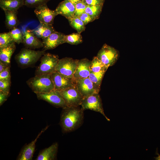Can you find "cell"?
Wrapping results in <instances>:
<instances>
[{
  "mask_svg": "<svg viewBox=\"0 0 160 160\" xmlns=\"http://www.w3.org/2000/svg\"><path fill=\"white\" fill-rule=\"evenodd\" d=\"M62 108L59 124L63 132H72L82 125L84 111L81 107L66 106Z\"/></svg>",
  "mask_w": 160,
  "mask_h": 160,
  "instance_id": "1",
  "label": "cell"
},
{
  "mask_svg": "<svg viewBox=\"0 0 160 160\" xmlns=\"http://www.w3.org/2000/svg\"><path fill=\"white\" fill-rule=\"evenodd\" d=\"M26 83L35 93H47L55 89L50 74L35 75L28 80Z\"/></svg>",
  "mask_w": 160,
  "mask_h": 160,
  "instance_id": "2",
  "label": "cell"
},
{
  "mask_svg": "<svg viewBox=\"0 0 160 160\" xmlns=\"http://www.w3.org/2000/svg\"><path fill=\"white\" fill-rule=\"evenodd\" d=\"M45 51H36L25 47L15 56V59L20 67L25 68L35 64L45 53Z\"/></svg>",
  "mask_w": 160,
  "mask_h": 160,
  "instance_id": "3",
  "label": "cell"
},
{
  "mask_svg": "<svg viewBox=\"0 0 160 160\" xmlns=\"http://www.w3.org/2000/svg\"><path fill=\"white\" fill-rule=\"evenodd\" d=\"M59 60L57 55L45 53L41 57L40 64L35 71V75L51 74L55 72Z\"/></svg>",
  "mask_w": 160,
  "mask_h": 160,
  "instance_id": "4",
  "label": "cell"
},
{
  "mask_svg": "<svg viewBox=\"0 0 160 160\" xmlns=\"http://www.w3.org/2000/svg\"><path fill=\"white\" fill-rule=\"evenodd\" d=\"M97 57L108 68L113 65L119 57L118 50L105 44L99 51Z\"/></svg>",
  "mask_w": 160,
  "mask_h": 160,
  "instance_id": "5",
  "label": "cell"
},
{
  "mask_svg": "<svg viewBox=\"0 0 160 160\" xmlns=\"http://www.w3.org/2000/svg\"><path fill=\"white\" fill-rule=\"evenodd\" d=\"M81 106L84 111L89 109L99 112L102 114L108 121H110L104 113L102 100L99 93L83 98Z\"/></svg>",
  "mask_w": 160,
  "mask_h": 160,
  "instance_id": "6",
  "label": "cell"
},
{
  "mask_svg": "<svg viewBox=\"0 0 160 160\" xmlns=\"http://www.w3.org/2000/svg\"><path fill=\"white\" fill-rule=\"evenodd\" d=\"M59 91L67 106L77 107L81 105L84 98L76 86Z\"/></svg>",
  "mask_w": 160,
  "mask_h": 160,
  "instance_id": "7",
  "label": "cell"
},
{
  "mask_svg": "<svg viewBox=\"0 0 160 160\" xmlns=\"http://www.w3.org/2000/svg\"><path fill=\"white\" fill-rule=\"evenodd\" d=\"M78 60L65 57L59 59L55 71L65 76L73 78Z\"/></svg>",
  "mask_w": 160,
  "mask_h": 160,
  "instance_id": "8",
  "label": "cell"
},
{
  "mask_svg": "<svg viewBox=\"0 0 160 160\" xmlns=\"http://www.w3.org/2000/svg\"><path fill=\"white\" fill-rule=\"evenodd\" d=\"M39 100L45 101L57 108L67 106L59 90L54 89L47 93H35Z\"/></svg>",
  "mask_w": 160,
  "mask_h": 160,
  "instance_id": "9",
  "label": "cell"
},
{
  "mask_svg": "<svg viewBox=\"0 0 160 160\" xmlns=\"http://www.w3.org/2000/svg\"><path fill=\"white\" fill-rule=\"evenodd\" d=\"M55 89L63 90L76 86V80L55 71L51 74Z\"/></svg>",
  "mask_w": 160,
  "mask_h": 160,
  "instance_id": "10",
  "label": "cell"
},
{
  "mask_svg": "<svg viewBox=\"0 0 160 160\" xmlns=\"http://www.w3.org/2000/svg\"><path fill=\"white\" fill-rule=\"evenodd\" d=\"M34 13L40 23L52 25L55 18L58 14L55 10L50 9L47 4L35 8Z\"/></svg>",
  "mask_w": 160,
  "mask_h": 160,
  "instance_id": "11",
  "label": "cell"
},
{
  "mask_svg": "<svg viewBox=\"0 0 160 160\" xmlns=\"http://www.w3.org/2000/svg\"><path fill=\"white\" fill-rule=\"evenodd\" d=\"M76 80V86L83 98L99 93L100 88L95 85L89 77Z\"/></svg>",
  "mask_w": 160,
  "mask_h": 160,
  "instance_id": "12",
  "label": "cell"
},
{
  "mask_svg": "<svg viewBox=\"0 0 160 160\" xmlns=\"http://www.w3.org/2000/svg\"><path fill=\"white\" fill-rule=\"evenodd\" d=\"M65 36L64 34L55 31L42 39L44 48L45 50L53 49L65 43Z\"/></svg>",
  "mask_w": 160,
  "mask_h": 160,
  "instance_id": "13",
  "label": "cell"
},
{
  "mask_svg": "<svg viewBox=\"0 0 160 160\" xmlns=\"http://www.w3.org/2000/svg\"><path fill=\"white\" fill-rule=\"evenodd\" d=\"M48 126L42 129L33 140L25 145L20 151L17 159V160H31L35 152L36 143L40 136L47 130Z\"/></svg>",
  "mask_w": 160,
  "mask_h": 160,
  "instance_id": "14",
  "label": "cell"
},
{
  "mask_svg": "<svg viewBox=\"0 0 160 160\" xmlns=\"http://www.w3.org/2000/svg\"><path fill=\"white\" fill-rule=\"evenodd\" d=\"M91 61L86 58L78 60L73 78L77 79L88 78L90 73Z\"/></svg>",
  "mask_w": 160,
  "mask_h": 160,
  "instance_id": "15",
  "label": "cell"
},
{
  "mask_svg": "<svg viewBox=\"0 0 160 160\" xmlns=\"http://www.w3.org/2000/svg\"><path fill=\"white\" fill-rule=\"evenodd\" d=\"M55 10L58 15H60L68 20L75 15V5L69 0H64L60 2Z\"/></svg>",
  "mask_w": 160,
  "mask_h": 160,
  "instance_id": "16",
  "label": "cell"
},
{
  "mask_svg": "<svg viewBox=\"0 0 160 160\" xmlns=\"http://www.w3.org/2000/svg\"><path fill=\"white\" fill-rule=\"evenodd\" d=\"M25 47L35 49L43 47L42 42L30 30H26L23 33V42Z\"/></svg>",
  "mask_w": 160,
  "mask_h": 160,
  "instance_id": "17",
  "label": "cell"
},
{
  "mask_svg": "<svg viewBox=\"0 0 160 160\" xmlns=\"http://www.w3.org/2000/svg\"><path fill=\"white\" fill-rule=\"evenodd\" d=\"M58 145L53 143L49 147L40 151L36 160H54L56 159Z\"/></svg>",
  "mask_w": 160,
  "mask_h": 160,
  "instance_id": "18",
  "label": "cell"
},
{
  "mask_svg": "<svg viewBox=\"0 0 160 160\" xmlns=\"http://www.w3.org/2000/svg\"><path fill=\"white\" fill-rule=\"evenodd\" d=\"M31 31L37 38L42 39L56 31L52 25L42 23H40L36 28Z\"/></svg>",
  "mask_w": 160,
  "mask_h": 160,
  "instance_id": "19",
  "label": "cell"
},
{
  "mask_svg": "<svg viewBox=\"0 0 160 160\" xmlns=\"http://www.w3.org/2000/svg\"><path fill=\"white\" fill-rule=\"evenodd\" d=\"M15 49V42L6 46L0 47V61L10 65V59Z\"/></svg>",
  "mask_w": 160,
  "mask_h": 160,
  "instance_id": "20",
  "label": "cell"
},
{
  "mask_svg": "<svg viewBox=\"0 0 160 160\" xmlns=\"http://www.w3.org/2000/svg\"><path fill=\"white\" fill-rule=\"evenodd\" d=\"M23 5L24 0H0V7L3 10L17 11Z\"/></svg>",
  "mask_w": 160,
  "mask_h": 160,
  "instance_id": "21",
  "label": "cell"
},
{
  "mask_svg": "<svg viewBox=\"0 0 160 160\" xmlns=\"http://www.w3.org/2000/svg\"><path fill=\"white\" fill-rule=\"evenodd\" d=\"M5 14V23L6 27L11 29L17 27L19 22L17 16V11L4 10Z\"/></svg>",
  "mask_w": 160,
  "mask_h": 160,
  "instance_id": "22",
  "label": "cell"
},
{
  "mask_svg": "<svg viewBox=\"0 0 160 160\" xmlns=\"http://www.w3.org/2000/svg\"><path fill=\"white\" fill-rule=\"evenodd\" d=\"M108 68L97 56L93 57L90 65V71L94 73H105Z\"/></svg>",
  "mask_w": 160,
  "mask_h": 160,
  "instance_id": "23",
  "label": "cell"
},
{
  "mask_svg": "<svg viewBox=\"0 0 160 160\" xmlns=\"http://www.w3.org/2000/svg\"><path fill=\"white\" fill-rule=\"evenodd\" d=\"M68 20L70 25L78 33L80 34L85 31V25L83 21L78 16L75 15Z\"/></svg>",
  "mask_w": 160,
  "mask_h": 160,
  "instance_id": "24",
  "label": "cell"
},
{
  "mask_svg": "<svg viewBox=\"0 0 160 160\" xmlns=\"http://www.w3.org/2000/svg\"><path fill=\"white\" fill-rule=\"evenodd\" d=\"M103 5H87L85 12L94 18L98 19L101 12Z\"/></svg>",
  "mask_w": 160,
  "mask_h": 160,
  "instance_id": "25",
  "label": "cell"
},
{
  "mask_svg": "<svg viewBox=\"0 0 160 160\" xmlns=\"http://www.w3.org/2000/svg\"><path fill=\"white\" fill-rule=\"evenodd\" d=\"M82 37L80 33H73L69 35H65V43L71 45H77L82 42Z\"/></svg>",
  "mask_w": 160,
  "mask_h": 160,
  "instance_id": "26",
  "label": "cell"
},
{
  "mask_svg": "<svg viewBox=\"0 0 160 160\" xmlns=\"http://www.w3.org/2000/svg\"><path fill=\"white\" fill-rule=\"evenodd\" d=\"M9 32L15 43L19 44L23 42V33L20 29L15 27L11 29Z\"/></svg>",
  "mask_w": 160,
  "mask_h": 160,
  "instance_id": "27",
  "label": "cell"
},
{
  "mask_svg": "<svg viewBox=\"0 0 160 160\" xmlns=\"http://www.w3.org/2000/svg\"><path fill=\"white\" fill-rule=\"evenodd\" d=\"M105 73H94L90 71L88 77L95 85L100 88L102 81Z\"/></svg>",
  "mask_w": 160,
  "mask_h": 160,
  "instance_id": "28",
  "label": "cell"
},
{
  "mask_svg": "<svg viewBox=\"0 0 160 160\" xmlns=\"http://www.w3.org/2000/svg\"><path fill=\"white\" fill-rule=\"evenodd\" d=\"M14 42L9 32L0 33V47Z\"/></svg>",
  "mask_w": 160,
  "mask_h": 160,
  "instance_id": "29",
  "label": "cell"
},
{
  "mask_svg": "<svg viewBox=\"0 0 160 160\" xmlns=\"http://www.w3.org/2000/svg\"><path fill=\"white\" fill-rule=\"evenodd\" d=\"M49 0H24V5L29 7L36 8L46 4Z\"/></svg>",
  "mask_w": 160,
  "mask_h": 160,
  "instance_id": "30",
  "label": "cell"
},
{
  "mask_svg": "<svg viewBox=\"0 0 160 160\" xmlns=\"http://www.w3.org/2000/svg\"><path fill=\"white\" fill-rule=\"evenodd\" d=\"M11 80H0V92L10 95Z\"/></svg>",
  "mask_w": 160,
  "mask_h": 160,
  "instance_id": "31",
  "label": "cell"
},
{
  "mask_svg": "<svg viewBox=\"0 0 160 160\" xmlns=\"http://www.w3.org/2000/svg\"><path fill=\"white\" fill-rule=\"evenodd\" d=\"M87 5L84 1L81 0L75 5V15L78 16L85 12Z\"/></svg>",
  "mask_w": 160,
  "mask_h": 160,
  "instance_id": "32",
  "label": "cell"
},
{
  "mask_svg": "<svg viewBox=\"0 0 160 160\" xmlns=\"http://www.w3.org/2000/svg\"><path fill=\"white\" fill-rule=\"evenodd\" d=\"M77 16L83 21L85 25L95 20L94 18L85 12Z\"/></svg>",
  "mask_w": 160,
  "mask_h": 160,
  "instance_id": "33",
  "label": "cell"
},
{
  "mask_svg": "<svg viewBox=\"0 0 160 160\" xmlns=\"http://www.w3.org/2000/svg\"><path fill=\"white\" fill-rule=\"evenodd\" d=\"M0 80H11L10 67L0 72Z\"/></svg>",
  "mask_w": 160,
  "mask_h": 160,
  "instance_id": "34",
  "label": "cell"
},
{
  "mask_svg": "<svg viewBox=\"0 0 160 160\" xmlns=\"http://www.w3.org/2000/svg\"><path fill=\"white\" fill-rule=\"evenodd\" d=\"M87 5H103L104 0H84Z\"/></svg>",
  "mask_w": 160,
  "mask_h": 160,
  "instance_id": "35",
  "label": "cell"
},
{
  "mask_svg": "<svg viewBox=\"0 0 160 160\" xmlns=\"http://www.w3.org/2000/svg\"><path fill=\"white\" fill-rule=\"evenodd\" d=\"M8 94L1 92H0V105L1 106L7 100L9 95Z\"/></svg>",
  "mask_w": 160,
  "mask_h": 160,
  "instance_id": "36",
  "label": "cell"
},
{
  "mask_svg": "<svg viewBox=\"0 0 160 160\" xmlns=\"http://www.w3.org/2000/svg\"><path fill=\"white\" fill-rule=\"evenodd\" d=\"M10 67V65L0 61V72Z\"/></svg>",
  "mask_w": 160,
  "mask_h": 160,
  "instance_id": "37",
  "label": "cell"
},
{
  "mask_svg": "<svg viewBox=\"0 0 160 160\" xmlns=\"http://www.w3.org/2000/svg\"><path fill=\"white\" fill-rule=\"evenodd\" d=\"M156 154H157L158 156L156 157H154L155 159L156 160H160V154L158 153L157 149H156Z\"/></svg>",
  "mask_w": 160,
  "mask_h": 160,
  "instance_id": "38",
  "label": "cell"
},
{
  "mask_svg": "<svg viewBox=\"0 0 160 160\" xmlns=\"http://www.w3.org/2000/svg\"><path fill=\"white\" fill-rule=\"evenodd\" d=\"M70 1L75 5L77 3L80 2L81 0H69Z\"/></svg>",
  "mask_w": 160,
  "mask_h": 160,
  "instance_id": "39",
  "label": "cell"
},
{
  "mask_svg": "<svg viewBox=\"0 0 160 160\" xmlns=\"http://www.w3.org/2000/svg\"><path fill=\"white\" fill-rule=\"evenodd\" d=\"M83 0V1H84V0Z\"/></svg>",
  "mask_w": 160,
  "mask_h": 160,
  "instance_id": "40",
  "label": "cell"
}]
</instances>
